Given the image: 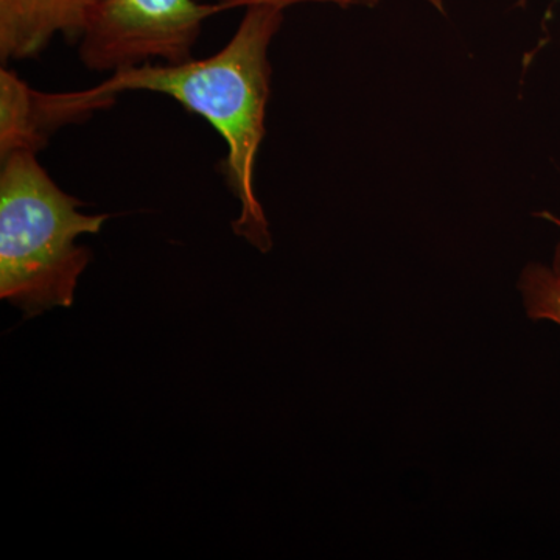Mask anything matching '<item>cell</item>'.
Wrapping results in <instances>:
<instances>
[{
	"label": "cell",
	"mask_w": 560,
	"mask_h": 560,
	"mask_svg": "<svg viewBox=\"0 0 560 560\" xmlns=\"http://www.w3.org/2000/svg\"><path fill=\"white\" fill-rule=\"evenodd\" d=\"M298 3L302 0H248L234 36L212 57L179 65L147 62L80 91L95 110L108 108L121 92H158L208 120L226 142L228 184L241 202L232 230L261 253L271 249V234L254 180L271 92L270 47L287 10Z\"/></svg>",
	"instance_id": "1"
},
{
	"label": "cell",
	"mask_w": 560,
	"mask_h": 560,
	"mask_svg": "<svg viewBox=\"0 0 560 560\" xmlns=\"http://www.w3.org/2000/svg\"><path fill=\"white\" fill-rule=\"evenodd\" d=\"M73 121L60 94L32 90L11 70L0 69V158L14 151L38 154L51 132Z\"/></svg>",
	"instance_id": "5"
},
{
	"label": "cell",
	"mask_w": 560,
	"mask_h": 560,
	"mask_svg": "<svg viewBox=\"0 0 560 560\" xmlns=\"http://www.w3.org/2000/svg\"><path fill=\"white\" fill-rule=\"evenodd\" d=\"M0 296L28 316L70 307L91 250L77 245L98 234L108 215L80 212L31 151L0 158Z\"/></svg>",
	"instance_id": "2"
},
{
	"label": "cell",
	"mask_w": 560,
	"mask_h": 560,
	"mask_svg": "<svg viewBox=\"0 0 560 560\" xmlns=\"http://www.w3.org/2000/svg\"><path fill=\"white\" fill-rule=\"evenodd\" d=\"M552 270L558 272V275L560 276V242L558 248H556L555 267H552Z\"/></svg>",
	"instance_id": "8"
},
{
	"label": "cell",
	"mask_w": 560,
	"mask_h": 560,
	"mask_svg": "<svg viewBox=\"0 0 560 560\" xmlns=\"http://www.w3.org/2000/svg\"><path fill=\"white\" fill-rule=\"evenodd\" d=\"M248 0H103L80 36V60L95 72H119L151 60L179 65L191 60L202 24L220 11Z\"/></svg>",
	"instance_id": "3"
},
{
	"label": "cell",
	"mask_w": 560,
	"mask_h": 560,
	"mask_svg": "<svg viewBox=\"0 0 560 560\" xmlns=\"http://www.w3.org/2000/svg\"><path fill=\"white\" fill-rule=\"evenodd\" d=\"M383 0H302V3H324V5L340 7V9H353V7H364V9H372L377 7ZM429 3L431 9L436 10L438 13H445V0H423Z\"/></svg>",
	"instance_id": "7"
},
{
	"label": "cell",
	"mask_w": 560,
	"mask_h": 560,
	"mask_svg": "<svg viewBox=\"0 0 560 560\" xmlns=\"http://www.w3.org/2000/svg\"><path fill=\"white\" fill-rule=\"evenodd\" d=\"M529 318L551 320L560 326V276L551 268L530 264L518 280Z\"/></svg>",
	"instance_id": "6"
},
{
	"label": "cell",
	"mask_w": 560,
	"mask_h": 560,
	"mask_svg": "<svg viewBox=\"0 0 560 560\" xmlns=\"http://www.w3.org/2000/svg\"><path fill=\"white\" fill-rule=\"evenodd\" d=\"M103 0H0V58L36 57L55 36L80 39Z\"/></svg>",
	"instance_id": "4"
}]
</instances>
